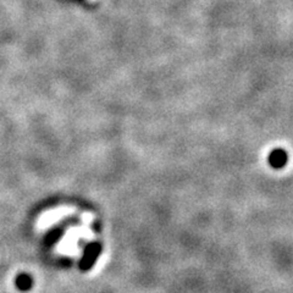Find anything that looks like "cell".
I'll return each mask as SVG.
<instances>
[{
  "instance_id": "obj_2",
  "label": "cell",
  "mask_w": 293,
  "mask_h": 293,
  "mask_svg": "<svg viewBox=\"0 0 293 293\" xmlns=\"http://www.w3.org/2000/svg\"><path fill=\"white\" fill-rule=\"evenodd\" d=\"M15 283H16V287L21 291H28L32 287V277L27 274H20L16 277Z\"/></svg>"
},
{
  "instance_id": "obj_1",
  "label": "cell",
  "mask_w": 293,
  "mask_h": 293,
  "mask_svg": "<svg viewBox=\"0 0 293 293\" xmlns=\"http://www.w3.org/2000/svg\"><path fill=\"white\" fill-rule=\"evenodd\" d=\"M101 250H103V247H101V244L98 243V242H92V243H89L88 246L86 247L82 258L80 260L81 270L82 271L91 270V269L95 265V263H97L98 258L100 257Z\"/></svg>"
}]
</instances>
